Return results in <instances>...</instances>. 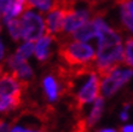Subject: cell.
Returning a JSON list of instances; mask_svg holds the SVG:
<instances>
[{
    "label": "cell",
    "instance_id": "2",
    "mask_svg": "<svg viewBox=\"0 0 133 132\" xmlns=\"http://www.w3.org/2000/svg\"><path fill=\"white\" fill-rule=\"evenodd\" d=\"M101 78L97 74V72H92L90 75H88L87 80L82 84V86L74 92L70 97H71V102H70V108L73 109L74 111H79L82 110L85 104L87 103H91V102L96 101L97 98L99 97V93H101Z\"/></svg>",
    "mask_w": 133,
    "mask_h": 132
},
{
    "label": "cell",
    "instance_id": "22",
    "mask_svg": "<svg viewBox=\"0 0 133 132\" xmlns=\"http://www.w3.org/2000/svg\"><path fill=\"white\" fill-rule=\"evenodd\" d=\"M4 57V45H3V42L0 41V61L3 59Z\"/></svg>",
    "mask_w": 133,
    "mask_h": 132
},
{
    "label": "cell",
    "instance_id": "6",
    "mask_svg": "<svg viewBox=\"0 0 133 132\" xmlns=\"http://www.w3.org/2000/svg\"><path fill=\"white\" fill-rule=\"evenodd\" d=\"M7 66L11 68V73L21 81L28 83L33 79V70L27 63L25 58H22L17 53L11 55L7 58Z\"/></svg>",
    "mask_w": 133,
    "mask_h": 132
},
{
    "label": "cell",
    "instance_id": "13",
    "mask_svg": "<svg viewBox=\"0 0 133 132\" xmlns=\"http://www.w3.org/2000/svg\"><path fill=\"white\" fill-rule=\"evenodd\" d=\"M6 24L7 28L10 30V35L12 36L15 41H18L19 39L22 38V26H21V20H17V18H10L7 20Z\"/></svg>",
    "mask_w": 133,
    "mask_h": 132
},
{
    "label": "cell",
    "instance_id": "8",
    "mask_svg": "<svg viewBox=\"0 0 133 132\" xmlns=\"http://www.w3.org/2000/svg\"><path fill=\"white\" fill-rule=\"evenodd\" d=\"M97 32H98L97 24H96L95 18L92 17V20H90L85 24L79 27L73 34L66 35V36H70V38L75 39V40H80V41H86V40H90L91 38L96 36Z\"/></svg>",
    "mask_w": 133,
    "mask_h": 132
},
{
    "label": "cell",
    "instance_id": "5",
    "mask_svg": "<svg viewBox=\"0 0 133 132\" xmlns=\"http://www.w3.org/2000/svg\"><path fill=\"white\" fill-rule=\"evenodd\" d=\"M28 89V83L21 81L12 73H3L0 77V96L22 97V92Z\"/></svg>",
    "mask_w": 133,
    "mask_h": 132
},
{
    "label": "cell",
    "instance_id": "17",
    "mask_svg": "<svg viewBox=\"0 0 133 132\" xmlns=\"http://www.w3.org/2000/svg\"><path fill=\"white\" fill-rule=\"evenodd\" d=\"M121 21H122L125 28L133 33V15H130L126 11L121 10Z\"/></svg>",
    "mask_w": 133,
    "mask_h": 132
},
{
    "label": "cell",
    "instance_id": "24",
    "mask_svg": "<svg viewBox=\"0 0 133 132\" xmlns=\"http://www.w3.org/2000/svg\"><path fill=\"white\" fill-rule=\"evenodd\" d=\"M0 30H1V26H0Z\"/></svg>",
    "mask_w": 133,
    "mask_h": 132
},
{
    "label": "cell",
    "instance_id": "9",
    "mask_svg": "<svg viewBox=\"0 0 133 132\" xmlns=\"http://www.w3.org/2000/svg\"><path fill=\"white\" fill-rule=\"evenodd\" d=\"M55 39L50 35H44L40 39H38V41L35 44L34 47V53L35 57L38 58L40 62H46L51 56V44Z\"/></svg>",
    "mask_w": 133,
    "mask_h": 132
},
{
    "label": "cell",
    "instance_id": "7",
    "mask_svg": "<svg viewBox=\"0 0 133 132\" xmlns=\"http://www.w3.org/2000/svg\"><path fill=\"white\" fill-rule=\"evenodd\" d=\"M93 17V12L92 10L88 9H84V10L74 11L71 15H69L65 18L64 22V29H63V35H70L76 30L79 27L85 24L87 21H90V17Z\"/></svg>",
    "mask_w": 133,
    "mask_h": 132
},
{
    "label": "cell",
    "instance_id": "1",
    "mask_svg": "<svg viewBox=\"0 0 133 132\" xmlns=\"http://www.w3.org/2000/svg\"><path fill=\"white\" fill-rule=\"evenodd\" d=\"M58 41V56L61 61L64 63V66L68 68H79L85 67L96 62L95 50L91 45L80 40L62 35L61 38H57Z\"/></svg>",
    "mask_w": 133,
    "mask_h": 132
},
{
    "label": "cell",
    "instance_id": "10",
    "mask_svg": "<svg viewBox=\"0 0 133 132\" xmlns=\"http://www.w3.org/2000/svg\"><path fill=\"white\" fill-rule=\"evenodd\" d=\"M42 89H44L45 96L49 101L53 102L58 99V97H59V85H58V81L52 74L46 75L42 79Z\"/></svg>",
    "mask_w": 133,
    "mask_h": 132
},
{
    "label": "cell",
    "instance_id": "14",
    "mask_svg": "<svg viewBox=\"0 0 133 132\" xmlns=\"http://www.w3.org/2000/svg\"><path fill=\"white\" fill-rule=\"evenodd\" d=\"M53 0H27L25 1L24 11H30L33 7H38L39 10H41L42 12L49 11L51 5H52Z\"/></svg>",
    "mask_w": 133,
    "mask_h": 132
},
{
    "label": "cell",
    "instance_id": "19",
    "mask_svg": "<svg viewBox=\"0 0 133 132\" xmlns=\"http://www.w3.org/2000/svg\"><path fill=\"white\" fill-rule=\"evenodd\" d=\"M11 3H12V0H0V12L3 15L9 10Z\"/></svg>",
    "mask_w": 133,
    "mask_h": 132
},
{
    "label": "cell",
    "instance_id": "21",
    "mask_svg": "<svg viewBox=\"0 0 133 132\" xmlns=\"http://www.w3.org/2000/svg\"><path fill=\"white\" fill-rule=\"evenodd\" d=\"M121 132H133V126L132 125L123 126V127H121Z\"/></svg>",
    "mask_w": 133,
    "mask_h": 132
},
{
    "label": "cell",
    "instance_id": "11",
    "mask_svg": "<svg viewBox=\"0 0 133 132\" xmlns=\"http://www.w3.org/2000/svg\"><path fill=\"white\" fill-rule=\"evenodd\" d=\"M22 105V97L0 96V114H7Z\"/></svg>",
    "mask_w": 133,
    "mask_h": 132
},
{
    "label": "cell",
    "instance_id": "15",
    "mask_svg": "<svg viewBox=\"0 0 133 132\" xmlns=\"http://www.w3.org/2000/svg\"><path fill=\"white\" fill-rule=\"evenodd\" d=\"M123 63L133 68V38H128L123 50Z\"/></svg>",
    "mask_w": 133,
    "mask_h": 132
},
{
    "label": "cell",
    "instance_id": "20",
    "mask_svg": "<svg viewBox=\"0 0 133 132\" xmlns=\"http://www.w3.org/2000/svg\"><path fill=\"white\" fill-rule=\"evenodd\" d=\"M11 132H42V131H34L32 129H25L22 126H15L14 129L11 130Z\"/></svg>",
    "mask_w": 133,
    "mask_h": 132
},
{
    "label": "cell",
    "instance_id": "3",
    "mask_svg": "<svg viewBox=\"0 0 133 132\" xmlns=\"http://www.w3.org/2000/svg\"><path fill=\"white\" fill-rule=\"evenodd\" d=\"M22 26V39L25 41H35L40 39L45 33V21L41 16L25 11L21 17Z\"/></svg>",
    "mask_w": 133,
    "mask_h": 132
},
{
    "label": "cell",
    "instance_id": "16",
    "mask_svg": "<svg viewBox=\"0 0 133 132\" xmlns=\"http://www.w3.org/2000/svg\"><path fill=\"white\" fill-rule=\"evenodd\" d=\"M34 47H35L34 42L33 41H27L25 44H23L21 47H18V50H17V52L16 53H17L19 57H22V58H28L29 56L34 52Z\"/></svg>",
    "mask_w": 133,
    "mask_h": 132
},
{
    "label": "cell",
    "instance_id": "12",
    "mask_svg": "<svg viewBox=\"0 0 133 132\" xmlns=\"http://www.w3.org/2000/svg\"><path fill=\"white\" fill-rule=\"evenodd\" d=\"M103 105H104V101H103V98L99 96L95 101V105L92 108L88 118L86 119L88 127H92V126L99 120V118H101V115H102V111H103Z\"/></svg>",
    "mask_w": 133,
    "mask_h": 132
},
{
    "label": "cell",
    "instance_id": "18",
    "mask_svg": "<svg viewBox=\"0 0 133 132\" xmlns=\"http://www.w3.org/2000/svg\"><path fill=\"white\" fill-rule=\"evenodd\" d=\"M88 129H90V127H88V125H87L86 119H80L70 132H88Z\"/></svg>",
    "mask_w": 133,
    "mask_h": 132
},
{
    "label": "cell",
    "instance_id": "4",
    "mask_svg": "<svg viewBox=\"0 0 133 132\" xmlns=\"http://www.w3.org/2000/svg\"><path fill=\"white\" fill-rule=\"evenodd\" d=\"M133 77V70L132 69H115L109 77H107L105 79H103L102 81V92L105 97H110L115 93L116 91L121 89L122 85L128 81L131 78Z\"/></svg>",
    "mask_w": 133,
    "mask_h": 132
},
{
    "label": "cell",
    "instance_id": "23",
    "mask_svg": "<svg viewBox=\"0 0 133 132\" xmlns=\"http://www.w3.org/2000/svg\"><path fill=\"white\" fill-rule=\"evenodd\" d=\"M98 132H117V131H115L112 129H104V130H99Z\"/></svg>",
    "mask_w": 133,
    "mask_h": 132
}]
</instances>
